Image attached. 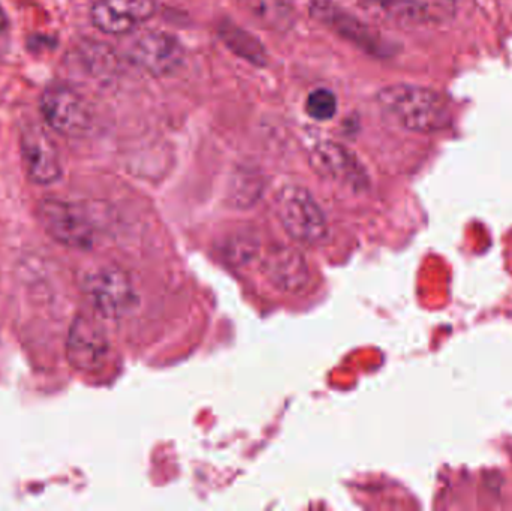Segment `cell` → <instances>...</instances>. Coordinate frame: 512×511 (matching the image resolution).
<instances>
[{
	"instance_id": "cell-14",
	"label": "cell",
	"mask_w": 512,
	"mask_h": 511,
	"mask_svg": "<svg viewBox=\"0 0 512 511\" xmlns=\"http://www.w3.org/2000/svg\"><path fill=\"white\" fill-rule=\"evenodd\" d=\"M239 3L267 29L286 32L294 27L295 11L288 0H239Z\"/></svg>"
},
{
	"instance_id": "cell-18",
	"label": "cell",
	"mask_w": 512,
	"mask_h": 511,
	"mask_svg": "<svg viewBox=\"0 0 512 511\" xmlns=\"http://www.w3.org/2000/svg\"><path fill=\"white\" fill-rule=\"evenodd\" d=\"M6 24H8V18H6L5 11H3L2 6H0V33L5 30Z\"/></svg>"
},
{
	"instance_id": "cell-11",
	"label": "cell",
	"mask_w": 512,
	"mask_h": 511,
	"mask_svg": "<svg viewBox=\"0 0 512 511\" xmlns=\"http://www.w3.org/2000/svg\"><path fill=\"white\" fill-rule=\"evenodd\" d=\"M21 159L33 183L50 185L62 174L59 150L50 135L39 126H27L21 134Z\"/></svg>"
},
{
	"instance_id": "cell-2",
	"label": "cell",
	"mask_w": 512,
	"mask_h": 511,
	"mask_svg": "<svg viewBox=\"0 0 512 511\" xmlns=\"http://www.w3.org/2000/svg\"><path fill=\"white\" fill-rule=\"evenodd\" d=\"M276 212L280 224L295 242L315 246L327 240V218L307 189L295 185L280 189Z\"/></svg>"
},
{
	"instance_id": "cell-5",
	"label": "cell",
	"mask_w": 512,
	"mask_h": 511,
	"mask_svg": "<svg viewBox=\"0 0 512 511\" xmlns=\"http://www.w3.org/2000/svg\"><path fill=\"white\" fill-rule=\"evenodd\" d=\"M38 219L51 239L66 248L89 249L95 230L81 207L56 198H45L38 206Z\"/></svg>"
},
{
	"instance_id": "cell-17",
	"label": "cell",
	"mask_w": 512,
	"mask_h": 511,
	"mask_svg": "<svg viewBox=\"0 0 512 511\" xmlns=\"http://www.w3.org/2000/svg\"><path fill=\"white\" fill-rule=\"evenodd\" d=\"M306 113L318 122H327L337 113V98L331 90L315 89L306 99Z\"/></svg>"
},
{
	"instance_id": "cell-6",
	"label": "cell",
	"mask_w": 512,
	"mask_h": 511,
	"mask_svg": "<svg viewBox=\"0 0 512 511\" xmlns=\"http://www.w3.org/2000/svg\"><path fill=\"white\" fill-rule=\"evenodd\" d=\"M310 15L327 29L333 30L340 38L346 39L372 56L387 57L393 51L390 42L385 41L384 36L375 27L334 5L331 0H315L310 6Z\"/></svg>"
},
{
	"instance_id": "cell-7",
	"label": "cell",
	"mask_w": 512,
	"mask_h": 511,
	"mask_svg": "<svg viewBox=\"0 0 512 511\" xmlns=\"http://www.w3.org/2000/svg\"><path fill=\"white\" fill-rule=\"evenodd\" d=\"M361 5L378 20L400 26L441 23L456 12V0H364Z\"/></svg>"
},
{
	"instance_id": "cell-15",
	"label": "cell",
	"mask_w": 512,
	"mask_h": 511,
	"mask_svg": "<svg viewBox=\"0 0 512 511\" xmlns=\"http://www.w3.org/2000/svg\"><path fill=\"white\" fill-rule=\"evenodd\" d=\"M219 36L228 48L242 59L256 66L267 63V51L259 39H256L248 30L242 29L231 21L219 24Z\"/></svg>"
},
{
	"instance_id": "cell-16",
	"label": "cell",
	"mask_w": 512,
	"mask_h": 511,
	"mask_svg": "<svg viewBox=\"0 0 512 511\" xmlns=\"http://www.w3.org/2000/svg\"><path fill=\"white\" fill-rule=\"evenodd\" d=\"M221 257L231 266H243L251 263L258 255L259 242L258 237L248 230L237 231L231 234L227 239L222 240L219 246Z\"/></svg>"
},
{
	"instance_id": "cell-4",
	"label": "cell",
	"mask_w": 512,
	"mask_h": 511,
	"mask_svg": "<svg viewBox=\"0 0 512 511\" xmlns=\"http://www.w3.org/2000/svg\"><path fill=\"white\" fill-rule=\"evenodd\" d=\"M41 114L53 131L65 137H83L93 125L89 102L66 84H53L44 90Z\"/></svg>"
},
{
	"instance_id": "cell-1",
	"label": "cell",
	"mask_w": 512,
	"mask_h": 511,
	"mask_svg": "<svg viewBox=\"0 0 512 511\" xmlns=\"http://www.w3.org/2000/svg\"><path fill=\"white\" fill-rule=\"evenodd\" d=\"M379 105L409 131L430 134L448 125L450 111L441 93L415 84H391L376 95Z\"/></svg>"
},
{
	"instance_id": "cell-8",
	"label": "cell",
	"mask_w": 512,
	"mask_h": 511,
	"mask_svg": "<svg viewBox=\"0 0 512 511\" xmlns=\"http://www.w3.org/2000/svg\"><path fill=\"white\" fill-rule=\"evenodd\" d=\"M313 171L325 179L348 186L355 191H363L369 186L366 168L357 156L336 141L324 140L316 143L309 153Z\"/></svg>"
},
{
	"instance_id": "cell-3",
	"label": "cell",
	"mask_w": 512,
	"mask_h": 511,
	"mask_svg": "<svg viewBox=\"0 0 512 511\" xmlns=\"http://www.w3.org/2000/svg\"><path fill=\"white\" fill-rule=\"evenodd\" d=\"M84 293L98 314L105 318L125 317L137 306L134 284L125 270L117 266H101L87 273Z\"/></svg>"
},
{
	"instance_id": "cell-10",
	"label": "cell",
	"mask_w": 512,
	"mask_h": 511,
	"mask_svg": "<svg viewBox=\"0 0 512 511\" xmlns=\"http://www.w3.org/2000/svg\"><path fill=\"white\" fill-rule=\"evenodd\" d=\"M110 342L98 321L87 315L75 318L69 329L66 356L77 371L95 372L104 366Z\"/></svg>"
},
{
	"instance_id": "cell-13",
	"label": "cell",
	"mask_w": 512,
	"mask_h": 511,
	"mask_svg": "<svg viewBox=\"0 0 512 511\" xmlns=\"http://www.w3.org/2000/svg\"><path fill=\"white\" fill-rule=\"evenodd\" d=\"M267 281L282 293H298L309 282L310 272L306 258L289 246H273L268 249L261 264Z\"/></svg>"
},
{
	"instance_id": "cell-12",
	"label": "cell",
	"mask_w": 512,
	"mask_h": 511,
	"mask_svg": "<svg viewBox=\"0 0 512 511\" xmlns=\"http://www.w3.org/2000/svg\"><path fill=\"white\" fill-rule=\"evenodd\" d=\"M155 0H96L90 18L107 35H126L155 15Z\"/></svg>"
},
{
	"instance_id": "cell-9",
	"label": "cell",
	"mask_w": 512,
	"mask_h": 511,
	"mask_svg": "<svg viewBox=\"0 0 512 511\" xmlns=\"http://www.w3.org/2000/svg\"><path fill=\"white\" fill-rule=\"evenodd\" d=\"M129 57L143 71L155 77H165V75L174 74L183 65L185 48L176 36L150 30V32L141 33L132 42L129 47Z\"/></svg>"
}]
</instances>
